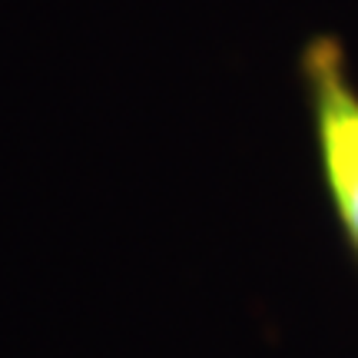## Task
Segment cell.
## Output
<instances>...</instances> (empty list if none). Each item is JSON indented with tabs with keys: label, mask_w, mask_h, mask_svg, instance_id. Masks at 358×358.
Here are the masks:
<instances>
[{
	"label": "cell",
	"mask_w": 358,
	"mask_h": 358,
	"mask_svg": "<svg viewBox=\"0 0 358 358\" xmlns=\"http://www.w3.org/2000/svg\"><path fill=\"white\" fill-rule=\"evenodd\" d=\"M299 80L322 189L348 256L358 266V80L345 43L335 34L308 37L299 53Z\"/></svg>",
	"instance_id": "cell-1"
}]
</instances>
